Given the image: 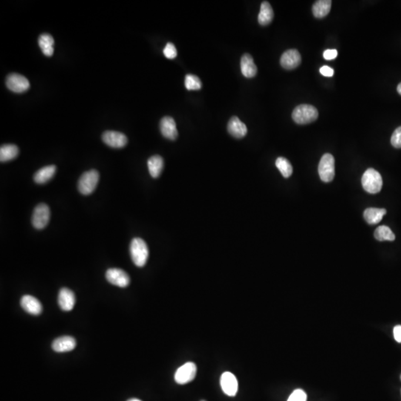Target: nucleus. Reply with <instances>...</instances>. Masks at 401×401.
Segmentation results:
<instances>
[{
	"mask_svg": "<svg viewBox=\"0 0 401 401\" xmlns=\"http://www.w3.org/2000/svg\"><path fill=\"white\" fill-rule=\"evenodd\" d=\"M51 346L54 352L59 353L71 352L76 347V340L72 337H61L54 339Z\"/></svg>",
	"mask_w": 401,
	"mask_h": 401,
	"instance_id": "16",
	"label": "nucleus"
},
{
	"mask_svg": "<svg viewBox=\"0 0 401 401\" xmlns=\"http://www.w3.org/2000/svg\"><path fill=\"white\" fill-rule=\"evenodd\" d=\"M99 172L95 169H91L81 175L78 182V189L83 195H89L96 189L99 181Z\"/></svg>",
	"mask_w": 401,
	"mask_h": 401,
	"instance_id": "4",
	"label": "nucleus"
},
{
	"mask_svg": "<svg viewBox=\"0 0 401 401\" xmlns=\"http://www.w3.org/2000/svg\"><path fill=\"white\" fill-rule=\"evenodd\" d=\"M361 181L362 188L369 193H378L382 189V177L378 171L372 168L368 169L364 172Z\"/></svg>",
	"mask_w": 401,
	"mask_h": 401,
	"instance_id": "3",
	"label": "nucleus"
},
{
	"mask_svg": "<svg viewBox=\"0 0 401 401\" xmlns=\"http://www.w3.org/2000/svg\"><path fill=\"white\" fill-rule=\"evenodd\" d=\"M148 166L151 176L158 178L164 169V159L160 155H154L148 160Z\"/></svg>",
	"mask_w": 401,
	"mask_h": 401,
	"instance_id": "22",
	"label": "nucleus"
},
{
	"mask_svg": "<svg viewBox=\"0 0 401 401\" xmlns=\"http://www.w3.org/2000/svg\"><path fill=\"white\" fill-rule=\"evenodd\" d=\"M393 334L395 340L401 343V325H396L394 328Z\"/></svg>",
	"mask_w": 401,
	"mask_h": 401,
	"instance_id": "34",
	"label": "nucleus"
},
{
	"mask_svg": "<svg viewBox=\"0 0 401 401\" xmlns=\"http://www.w3.org/2000/svg\"><path fill=\"white\" fill-rule=\"evenodd\" d=\"M160 130L165 138L169 140H175L178 137L176 124L173 118L169 116L164 117L160 122Z\"/></svg>",
	"mask_w": 401,
	"mask_h": 401,
	"instance_id": "13",
	"label": "nucleus"
},
{
	"mask_svg": "<svg viewBox=\"0 0 401 401\" xmlns=\"http://www.w3.org/2000/svg\"><path fill=\"white\" fill-rule=\"evenodd\" d=\"M319 177L324 182H330L335 178V161L333 155L325 154L319 161L318 168Z\"/></svg>",
	"mask_w": 401,
	"mask_h": 401,
	"instance_id": "5",
	"label": "nucleus"
},
{
	"mask_svg": "<svg viewBox=\"0 0 401 401\" xmlns=\"http://www.w3.org/2000/svg\"><path fill=\"white\" fill-rule=\"evenodd\" d=\"M302 62L300 54L296 49H289L282 54L280 64L285 69L292 70L299 66Z\"/></svg>",
	"mask_w": 401,
	"mask_h": 401,
	"instance_id": "10",
	"label": "nucleus"
},
{
	"mask_svg": "<svg viewBox=\"0 0 401 401\" xmlns=\"http://www.w3.org/2000/svg\"></svg>",
	"mask_w": 401,
	"mask_h": 401,
	"instance_id": "37",
	"label": "nucleus"
},
{
	"mask_svg": "<svg viewBox=\"0 0 401 401\" xmlns=\"http://www.w3.org/2000/svg\"><path fill=\"white\" fill-rule=\"evenodd\" d=\"M102 139L106 145L112 148H124L128 142V139L124 134L115 131L104 132Z\"/></svg>",
	"mask_w": 401,
	"mask_h": 401,
	"instance_id": "11",
	"label": "nucleus"
},
{
	"mask_svg": "<svg viewBox=\"0 0 401 401\" xmlns=\"http://www.w3.org/2000/svg\"><path fill=\"white\" fill-rule=\"evenodd\" d=\"M128 401H141L140 400L136 399V398H132V399L129 400Z\"/></svg>",
	"mask_w": 401,
	"mask_h": 401,
	"instance_id": "36",
	"label": "nucleus"
},
{
	"mask_svg": "<svg viewBox=\"0 0 401 401\" xmlns=\"http://www.w3.org/2000/svg\"><path fill=\"white\" fill-rule=\"evenodd\" d=\"M131 258L136 266L144 267L149 257V249L148 245L141 238H135L130 244Z\"/></svg>",
	"mask_w": 401,
	"mask_h": 401,
	"instance_id": "1",
	"label": "nucleus"
},
{
	"mask_svg": "<svg viewBox=\"0 0 401 401\" xmlns=\"http://www.w3.org/2000/svg\"><path fill=\"white\" fill-rule=\"evenodd\" d=\"M19 154V149L13 144H5L0 148V161L6 162L14 159Z\"/></svg>",
	"mask_w": 401,
	"mask_h": 401,
	"instance_id": "25",
	"label": "nucleus"
},
{
	"mask_svg": "<svg viewBox=\"0 0 401 401\" xmlns=\"http://www.w3.org/2000/svg\"><path fill=\"white\" fill-rule=\"evenodd\" d=\"M397 90H398V93L401 95V83L398 84V87H397Z\"/></svg>",
	"mask_w": 401,
	"mask_h": 401,
	"instance_id": "35",
	"label": "nucleus"
},
{
	"mask_svg": "<svg viewBox=\"0 0 401 401\" xmlns=\"http://www.w3.org/2000/svg\"><path fill=\"white\" fill-rule=\"evenodd\" d=\"M391 144L397 149L401 148V127L395 129L391 138Z\"/></svg>",
	"mask_w": 401,
	"mask_h": 401,
	"instance_id": "29",
	"label": "nucleus"
},
{
	"mask_svg": "<svg viewBox=\"0 0 401 401\" xmlns=\"http://www.w3.org/2000/svg\"><path fill=\"white\" fill-rule=\"evenodd\" d=\"M274 11L271 4L267 1H264L261 5L260 12L258 16V21L261 25H268L272 22L274 19Z\"/></svg>",
	"mask_w": 401,
	"mask_h": 401,
	"instance_id": "21",
	"label": "nucleus"
},
{
	"mask_svg": "<svg viewBox=\"0 0 401 401\" xmlns=\"http://www.w3.org/2000/svg\"></svg>",
	"mask_w": 401,
	"mask_h": 401,
	"instance_id": "38",
	"label": "nucleus"
},
{
	"mask_svg": "<svg viewBox=\"0 0 401 401\" xmlns=\"http://www.w3.org/2000/svg\"><path fill=\"white\" fill-rule=\"evenodd\" d=\"M386 214V210L370 208L364 211L363 216L369 225H377L382 220V217Z\"/></svg>",
	"mask_w": 401,
	"mask_h": 401,
	"instance_id": "20",
	"label": "nucleus"
},
{
	"mask_svg": "<svg viewBox=\"0 0 401 401\" xmlns=\"http://www.w3.org/2000/svg\"><path fill=\"white\" fill-rule=\"evenodd\" d=\"M321 74L323 76L325 77H332L334 75V69L328 65H324L319 69Z\"/></svg>",
	"mask_w": 401,
	"mask_h": 401,
	"instance_id": "33",
	"label": "nucleus"
},
{
	"mask_svg": "<svg viewBox=\"0 0 401 401\" xmlns=\"http://www.w3.org/2000/svg\"><path fill=\"white\" fill-rule=\"evenodd\" d=\"M221 387L222 391L230 397H234L238 392V381L233 374L225 372L222 374L220 379Z\"/></svg>",
	"mask_w": 401,
	"mask_h": 401,
	"instance_id": "12",
	"label": "nucleus"
},
{
	"mask_svg": "<svg viewBox=\"0 0 401 401\" xmlns=\"http://www.w3.org/2000/svg\"><path fill=\"white\" fill-rule=\"evenodd\" d=\"M21 305L27 313L39 315L42 313V305L37 298L31 295H25L21 300Z\"/></svg>",
	"mask_w": 401,
	"mask_h": 401,
	"instance_id": "15",
	"label": "nucleus"
},
{
	"mask_svg": "<svg viewBox=\"0 0 401 401\" xmlns=\"http://www.w3.org/2000/svg\"><path fill=\"white\" fill-rule=\"evenodd\" d=\"M317 109L309 104H301L295 108L292 113V118L298 124H308L317 119Z\"/></svg>",
	"mask_w": 401,
	"mask_h": 401,
	"instance_id": "2",
	"label": "nucleus"
},
{
	"mask_svg": "<svg viewBox=\"0 0 401 401\" xmlns=\"http://www.w3.org/2000/svg\"><path fill=\"white\" fill-rule=\"evenodd\" d=\"M106 278L109 283L120 288H126L129 285L130 278L124 270L110 268L106 273Z\"/></svg>",
	"mask_w": 401,
	"mask_h": 401,
	"instance_id": "9",
	"label": "nucleus"
},
{
	"mask_svg": "<svg viewBox=\"0 0 401 401\" xmlns=\"http://www.w3.org/2000/svg\"><path fill=\"white\" fill-rule=\"evenodd\" d=\"M8 89L16 93H22L30 88V83L23 75L12 73L8 75L5 81Z\"/></svg>",
	"mask_w": 401,
	"mask_h": 401,
	"instance_id": "8",
	"label": "nucleus"
},
{
	"mask_svg": "<svg viewBox=\"0 0 401 401\" xmlns=\"http://www.w3.org/2000/svg\"><path fill=\"white\" fill-rule=\"evenodd\" d=\"M197 367L194 362H188L178 368L175 374V380L180 385L186 384L195 379Z\"/></svg>",
	"mask_w": 401,
	"mask_h": 401,
	"instance_id": "7",
	"label": "nucleus"
},
{
	"mask_svg": "<svg viewBox=\"0 0 401 401\" xmlns=\"http://www.w3.org/2000/svg\"><path fill=\"white\" fill-rule=\"evenodd\" d=\"M375 237L377 240L380 241H394L395 239V235L392 230L386 225L378 227L375 232Z\"/></svg>",
	"mask_w": 401,
	"mask_h": 401,
	"instance_id": "26",
	"label": "nucleus"
},
{
	"mask_svg": "<svg viewBox=\"0 0 401 401\" xmlns=\"http://www.w3.org/2000/svg\"><path fill=\"white\" fill-rule=\"evenodd\" d=\"M338 51L335 49L325 50L323 53V57L327 61H332L338 57Z\"/></svg>",
	"mask_w": 401,
	"mask_h": 401,
	"instance_id": "32",
	"label": "nucleus"
},
{
	"mask_svg": "<svg viewBox=\"0 0 401 401\" xmlns=\"http://www.w3.org/2000/svg\"><path fill=\"white\" fill-rule=\"evenodd\" d=\"M307 395L302 389H296L290 395L288 401H306Z\"/></svg>",
	"mask_w": 401,
	"mask_h": 401,
	"instance_id": "30",
	"label": "nucleus"
},
{
	"mask_svg": "<svg viewBox=\"0 0 401 401\" xmlns=\"http://www.w3.org/2000/svg\"><path fill=\"white\" fill-rule=\"evenodd\" d=\"M276 166L284 178H289L293 173V168L291 166V163L283 157H279L276 159Z\"/></svg>",
	"mask_w": 401,
	"mask_h": 401,
	"instance_id": "27",
	"label": "nucleus"
},
{
	"mask_svg": "<svg viewBox=\"0 0 401 401\" xmlns=\"http://www.w3.org/2000/svg\"><path fill=\"white\" fill-rule=\"evenodd\" d=\"M75 295L71 290L63 288L58 295V304L64 312H70L75 305Z\"/></svg>",
	"mask_w": 401,
	"mask_h": 401,
	"instance_id": "14",
	"label": "nucleus"
},
{
	"mask_svg": "<svg viewBox=\"0 0 401 401\" xmlns=\"http://www.w3.org/2000/svg\"><path fill=\"white\" fill-rule=\"evenodd\" d=\"M331 0H319L312 7L314 16L317 18H323L329 14L332 8Z\"/></svg>",
	"mask_w": 401,
	"mask_h": 401,
	"instance_id": "24",
	"label": "nucleus"
},
{
	"mask_svg": "<svg viewBox=\"0 0 401 401\" xmlns=\"http://www.w3.org/2000/svg\"><path fill=\"white\" fill-rule=\"evenodd\" d=\"M185 87L188 90H199L202 88V81L194 75H187L185 81Z\"/></svg>",
	"mask_w": 401,
	"mask_h": 401,
	"instance_id": "28",
	"label": "nucleus"
},
{
	"mask_svg": "<svg viewBox=\"0 0 401 401\" xmlns=\"http://www.w3.org/2000/svg\"><path fill=\"white\" fill-rule=\"evenodd\" d=\"M177 49L172 42H168L164 48V54L168 59H174L177 56Z\"/></svg>",
	"mask_w": 401,
	"mask_h": 401,
	"instance_id": "31",
	"label": "nucleus"
},
{
	"mask_svg": "<svg viewBox=\"0 0 401 401\" xmlns=\"http://www.w3.org/2000/svg\"><path fill=\"white\" fill-rule=\"evenodd\" d=\"M56 170V166H54V165H49V166L42 168V169H39L38 172L34 174V181L36 183L39 184V185L46 183L54 177Z\"/></svg>",
	"mask_w": 401,
	"mask_h": 401,
	"instance_id": "19",
	"label": "nucleus"
},
{
	"mask_svg": "<svg viewBox=\"0 0 401 401\" xmlns=\"http://www.w3.org/2000/svg\"><path fill=\"white\" fill-rule=\"evenodd\" d=\"M241 71L245 78H252L256 76L257 67L251 54H245L241 58Z\"/></svg>",
	"mask_w": 401,
	"mask_h": 401,
	"instance_id": "18",
	"label": "nucleus"
},
{
	"mask_svg": "<svg viewBox=\"0 0 401 401\" xmlns=\"http://www.w3.org/2000/svg\"><path fill=\"white\" fill-rule=\"evenodd\" d=\"M230 135L235 138H242L248 133V128L243 122L236 116L232 117L228 124Z\"/></svg>",
	"mask_w": 401,
	"mask_h": 401,
	"instance_id": "17",
	"label": "nucleus"
},
{
	"mask_svg": "<svg viewBox=\"0 0 401 401\" xmlns=\"http://www.w3.org/2000/svg\"><path fill=\"white\" fill-rule=\"evenodd\" d=\"M38 43L45 56L51 57L54 54V40L49 34H41L38 39Z\"/></svg>",
	"mask_w": 401,
	"mask_h": 401,
	"instance_id": "23",
	"label": "nucleus"
},
{
	"mask_svg": "<svg viewBox=\"0 0 401 401\" xmlns=\"http://www.w3.org/2000/svg\"><path fill=\"white\" fill-rule=\"evenodd\" d=\"M50 209L48 205L41 204L34 209L32 215V225L36 229L42 230L48 225L50 220Z\"/></svg>",
	"mask_w": 401,
	"mask_h": 401,
	"instance_id": "6",
	"label": "nucleus"
}]
</instances>
